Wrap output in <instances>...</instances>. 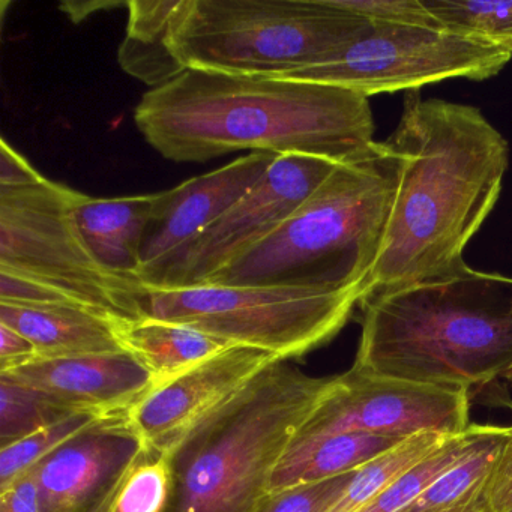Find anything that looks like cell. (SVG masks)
I'll use <instances>...</instances> for the list:
<instances>
[{
    "label": "cell",
    "mask_w": 512,
    "mask_h": 512,
    "mask_svg": "<svg viewBox=\"0 0 512 512\" xmlns=\"http://www.w3.org/2000/svg\"><path fill=\"white\" fill-rule=\"evenodd\" d=\"M511 427L484 425L463 457L401 512H484V494Z\"/></svg>",
    "instance_id": "21"
},
{
    "label": "cell",
    "mask_w": 512,
    "mask_h": 512,
    "mask_svg": "<svg viewBox=\"0 0 512 512\" xmlns=\"http://www.w3.org/2000/svg\"><path fill=\"white\" fill-rule=\"evenodd\" d=\"M512 59L511 50L446 28L376 25L310 67L277 79L323 83L365 97L419 91L448 79L482 82L497 76Z\"/></svg>",
    "instance_id": "9"
},
{
    "label": "cell",
    "mask_w": 512,
    "mask_h": 512,
    "mask_svg": "<svg viewBox=\"0 0 512 512\" xmlns=\"http://www.w3.org/2000/svg\"><path fill=\"white\" fill-rule=\"evenodd\" d=\"M44 178L7 140L0 142V188H19Z\"/></svg>",
    "instance_id": "31"
},
{
    "label": "cell",
    "mask_w": 512,
    "mask_h": 512,
    "mask_svg": "<svg viewBox=\"0 0 512 512\" xmlns=\"http://www.w3.org/2000/svg\"><path fill=\"white\" fill-rule=\"evenodd\" d=\"M275 158L274 154L251 152L221 169L158 193L136 278L223 217L266 175Z\"/></svg>",
    "instance_id": "14"
},
{
    "label": "cell",
    "mask_w": 512,
    "mask_h": 512,
    "mask_svg": "<svg viewBox=\"0 0 512 512\" xmlns=\"http://www.w3.org/2000/svg\"><path fill=\"white\" fill-rule=\"evenodd\" d=\"M503 379L508 380L509 383L512 385V367L509 368L508 371H506L505 376H503Z\"/></svg>",
    "instance_id": "33"
},
{
    "label": "cell",
    "mask_w": 512,
    "mask_h": 512,
    "mask_svg": "<svg viewBox=\"0 0 512 512\" xmlns=\"http://www.w3.org/2000/svg\"><path fill=\"white\" fill-rule=\"evenodd\" d=\"M511 430H512V427H511Z\"/></svg>",
    "instance_id": "35"
},
{
    "label": "cell",
    "mask_w": 512,
    "mask_h": 512,
    "mask_svg": "<svg viewBox=\"0 0 512 512\" xmlns=\"http://www.w3.org/2000/svg\"><path fill=\"white\" fill-rule=\"evenodd\" d=\"M398 181L385 142L332 175L259 244L205 284L361 292L376 262Z\"/></svg>",
    "instance_id": "4"
},
{
    "label": "cell",
    "mask_w": 512,
    "mask_h": 512,
    "mask_svg": "<svg viewBox=\"0 0 512 512\" xmlns=\"http://www.w3.org/2000/svg\"><path fill=\"white\" fill-rule=\"evenodd\" d=\"M338 164L313 155L275 158L266 175L223 217L137 280L149 289L205 284L280 227Z\"/></svg>",
    "instance_id": "10"
},
{
    "label": "cell",
    "mask_w": 512,
    "mask_h": 512,
    "mask_svg": "<svg viewBox=\"0 0 512 512\" xmlns=\"http://www.w3.org/2000/svg\"><path fill=\"white\" fill-rule=\"evenodd\" d=\"M359 302L358 289L200 284L146 287L143 308L146 317L190 326L232 346L265 350L290 362L334 340Z\"/></svg>",
    "instance_id": "7"
},
{
    "label": "cell",
    "mask_w": 512,
    "mask_h": 512,
    "mask_svg": "<svg viewBox=\"0 0 512 512\" xmlns=\"http://www.w3.org/2000/svg\"><path fill=\"white\" fill-rule=\"evenodd\" d=\"M148 145L175 163L239 151L349 163L376 149L370 98L323 83L187 70L134 110Z\"/></svg>",
    "instance_id": "2"
},
{
    "label": "cell",
    "mask_w": 512,
    "mask_h": 512,
    "mask_svg": "<svg viewBox=\"0 0 512 512\" xmlns=\"http://www.w3.org/2000/svg\"><path fill=\"white\" fill-rule=\"evenodd\" d=\"M79 194L47 178L0 188V271L49 284L110 322L146 317V287L107 271L80 235Z\"/></svg>",
    "instance_id": "8"
},
{
    "label": "cell",
    "mask_w": 512,
    "mask_h": 512,
    "mask_svg": "<svg viewBox=\"0 0 512 512\" xmlns=\"http://www.w3.org/2000/svg\"><path fill=\"white\" fill-rule=\"evenodd\" d=\"M443 28L491 43L512 40V0H424Z\"/></svg>",
    "instance_id": "26"
},
{
    "label": "cell",
    "mask_w": 512,
    "mask_h": 512,
    "mask_svg": "<svg viewBox=\"0 0 512 512\" xmlns=\"http://www.w3.org/2000/svg\"><path fill=\"white\" fill-rule=\"evenodd\" d=\"M37 358V349L28 338L0 323V371L11 370Z\"/></svg>",
    "instance_id": "32"
},
{
    "label": "cell",
    "mask_w": 512,
    "mask_h": 512,
    "mask_svg": "<svg viewBox=\"0 0 512 512\" xmlns=\"http://www.w3.org/2000/svg\"><path fill=\"white\" fill-rule=\"evenodd\" d=\"M0 323L28 338L38 358L122 352L110 320L80 308L0 304Z\"/></svg>",
    "instance_id": "17"
},
{
    "label": "cell",
    "mask_w": 512,
    "mask_h": 512,
    "mask_svg": "<svg viewBox=\"0 0 512 512\" xmlns=\"http://www.w3.org/2000/svg\"><path fill=\"white\" fill-rule=\"evenodd\" d=\"M482 428L484 425H470L463 434L452 436L445 445L395 479L358 512H401L406 509L434 479L463 457Z\"/></svg>",
    "instance_id": "24"
},
{
    "label": "cell",
    "mask_w": 512,
    "mask_h": 512,
    "mask_svg": "<svg viewBox=\"0 0 512 512\" xmlns=\"http://www.w3.org/2000/svg\"><path fill=\"white\" fill-rule=\"evenodd\" d=\"M335 377L278 361L238 397L170 449L173 493L166 512H256L299 430Z\"/></svg>",
    "instance_id": "5"
},
{
    "label": "cell",
    "mask_w": 512,
    "mask_h": 512,
    "mask_svg": "<svg viewBox=\"0 0 512 512\" xmlns=\"http://www.w3.org/2000/svg\"><path fill=\"white\" fill-rule=\"evenodd\" d=\"M110 323L122 350L151 374L152 389L232 346L190 326L152 317Z\"/></svg>",
    "instance_id": "18"
},
{
    "label": "cell",
    "mask_w": 512,
    "mask_h": 512,
    "mask_svg": "<svg viewBox=\"0 0 512 512\" xmlns=\"http://www.w3.org/2000/svg\"><path fill=\"white\" fill-rule=\"evenodd\" d=\"M124 416V415H119ZM118 416L98 415L92 412L74 413L31 436L0 448V488L7 487L20 476L32 472L44 458L80 434L106 424Z\"/></svg>",
    "instance_id": "22"
},
{
    "label": "cell",
    "mask_w": 512,
    "mask_h": 512,
    "mask_svg": "<svg viewBox=\"0 0 512 512\" xmlns=\"http://www.w3.org/2000/svg\"><path fill=\"white\" fill-rule=\"evenodd\" d=\"M398 181L376 262L361 301L452 274L496 206L509 145L481 110L406 92L394 133Z\"/></svg>",
    "instance_id": "1"
},
{
    "label": "cell",
    "mask_w": 512,
    "mask_h": 512,
    "mask_svg": "<svg viewBox=\"0 0 512 512\" xmlns=\"http://www.w3.org/2000/svg\"><path fill=\"white\" fill-rule=\"evenodd\" d=\"M359 307L356 370L469 391L512 367V277L466 265Z\"/></svg>",
    "instance_id": "3"
},
{
    "label": "cell",
    "mask_w": 512,
    "mask_h": 512,
    "mask_svg": "<svg viewBox=\"0 0 512 512\" xmlns=\"http://www.w3.org/2000/svg\"><path fill=\"white\" fill-rule=\"evenodd\" d=\"M484 512H512V430L500 448L485 488Z\"/></svg>",
    "instance_id": "29"
},
{
    "label": "cell",
    "mask_w": 512,
    "mask_h": 512,
    "mask_svg": "<svg viewBox=\"0 0 512 512\" xmlns=\"http://www.w3.org/2000/svg\"><path fill=\"white\" fill-rule=\"evenodd\" d=\"M181 0H131L118 61L128 76L155 89L187 71L172 47L173 20Z\"/></svg>",
    "instance_id": "19"
},
{
    "label": "cell",
    "mask_w": 512,
    "mask_h": 512,
    "mask_svg": "<svg viewBox=\"0 0 512 512\" xmlns=\"http://www.w3.org/2000/svg\"><path fill=\"white\" fill-rule=\"evenodd\" d=\"M401 442L404 440L346 433L290 446L272 475L269 496L356 472Z\"/></svg>",
    "instance_id": "20"
},
{
    "label": "cell",
    "mask_w": 512,
    "mask_h": 512,
    "mask_svg": "<svg viewBox=\"0 0 512 512\" xmlns=\"http://www.w3.org/2000/svg\"><path fill=\"white\" fill-rule=\"evenodd\" d=\"M469 391L409 382L350 368L299 430L293 445L346 433L406 440L421 433L457 436L470 427Z\"/></svg>",
    "instance_id": "11"
},
{
    "label": "cell",
    "mask_w": 512,
    "mask_h": 512,
    "mask_svg": "<svg viewBox=\"0 0 512 512\" xmlns=\"http://www.w3.org/2000/svg\"><path fill=\"white\" fill-rule=\"evenodd\" d=\"M370 25L325 0H181L170 40L187 70L277 79L329 58Z\"/></svg>",
    "instance_id": "6"
},
{
    "label": "cell",
    "mask_w": 512,
    "mask_h": 512,
    "mask_svg": "<svg viewBox=\"0 0 512 512\" xmlns=\"http://www.w3.org/2000/svg\"><path fill=\"white\" fill-rule=\"evenodd\" d=\"M146 449L128 415L65 443L32 470L44 512H109L125 476Z\"/></svg>",
    "instance_id": "13"
},
{
    "label": "cell",
    "mask_w": 512,
    "mask_h": 512,
    "mask_svg": "<svg viewBox=\"0 0 512 512\" xmlns=\"http://www.w3.org/2000/svg\"><path fill=\"white\" fill-rule=\"evenodd\" d=\"M329 7L376 25L443 28L425 7L424 0H325Z\"/></svg>",
    "instance_id": "27"
},
{
    "label": "cell",
    "mask_w": 512,
    "mask_h": 512,
    "mask_svg": "<svg viewBox=\"0 0 512 512\" xmlns=\"http://www.w3.org/2000/svg\"><path fill=\"white\" fill-rule=\"evenodd\" d=\"M353 473L271 494L256 512H320L343 490Z\"/></svg>",
    "instance_id": "28"
},
{
    "label": "cell",
    "mask_w": 512,
    "mask_h": 512,
    "mask_svg": "<svg viewBox=\"0 0 512 512\" xmlns=\"http://www.w3.org/2000/svg\"><path fill=\"white\" fill-rule=\"evenodd\" d=\"M31 386L76 412L128 415L154 388L149 371L130 353L115 352L76 358H37L0 371Z\"/></svg>",
    "instance_id": "15"
},
{
    "label": "cell",
    "mask_w": 512,
    "mask_h": 512,
    "mask_svg": "<svg viewBox=\"0 0 512 512\" xmlns=\"http://www.w3.org/2000/svg\"><path fill=\"white\" fill-rule=\"evenodd\" d=\"M172 493V455L148 448L125 476L109 512H166Z\"/></svg>",
    "instance_id": "25"
},
{
    "label": "cell",
    "mask_w": 512,
    "mask_h": 512,
    "mask_svg": "<svg viewBox=\"0 0 512 512\" xmlns=\"http://www.w3.org/2000/svg\"><path fill=\"white\" fill-rule=\"evenodd\" d=\"M158 193L94 199L80 193L74 220L95 259L112 274L137 280L146 227Z\"/></svg>",
    "instance_id": "16"
},
{
    "label": "cell",
    "mask_w": 512,
    "mask_h": 512,
    "mask_svg": "<svg viewBox=\"0 0 512 512\" xmlns=\"http://www.w3.org/2000/svg\"><path fill=\"white\" fill-rule=\"evenodd\" d=\"M0 491V512H44L40 488L32 472L20 476Z\"/></svg>",
    "instance_id": "30"
},
{
    "label": "cell",
    "mask_w": 512,
    "mask_h": 512,
    "mask_svg": "<svg viewBox=\"0 0 512 512\" xmlns=\"http://www.w3.org/2000/svg\"><path fill=\"white\" fill-rule=\"evenodd\" d=\"M502 46L505 47V49L511 50L512 52V40L505 41V43H502Z\"/></svg>",
    "instance_id": "34"
},
{
    "label": "cell",
    "mask_w": 512,
    "mask_h": 512,
    "mask_svg": "<svg viewBox=\"0 0 512 512\" xmlns=\"http://www.w3.org/2000/svg\"><path fill=\"white\" fill-rule=\"evenodd\" d=\"M278 362L265 350L230 346L152 389L128 412L148 448L167 452Z\"/></svg>",
    "instance_id": "12"
},
{
    "label": "cell",
    "mask_w": 512,
    "mask_h": 512,
    "mask_svg": "<svg viewBox=\"0 0 512 512\" xmlns=\"http://www.w3.org/2000/svg\"><path fill=\"white\" fill-rule=\"evenodd\" d=\"M74 413L80 412L31 386L0 376V448L31 436Z\"/></svg>",
    "instance_id": "23"
}]
</instances>
